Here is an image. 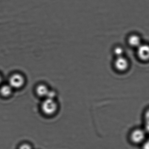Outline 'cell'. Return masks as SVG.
<instances>
[{
  "mask_svg": "<svg viewBox=\"0 0 149 149\" xmlns=\"http://www.w3.org/2000/svg\"><path fill=\"white\" fill-rule=\"evenodd\" d=\"M58 105L55 99L45 98L42 102L41 109L44 113L50 116L56 113Z\"/></svg>",
  "mask_w": 149,
  "mask_h": 149,
  "instance_id": "cell-1",
  "label": "cell"
},
{
  "mask_svg": "<svg viewBox=\"0 0 149 149\" xmlns=\"http://www.w3.org/2000/svg\"><path fill=\"white\" fill-rule=\"evenodd\" d=\"M24 83V78L20 74H14L10 79L9 85L12 88H19L22 86Z\"/></svg>",
  "mask_w": 149,
  "mask_h": 149,
  "instance_id": "cell-2",
  "label": "cell"
},
{
  "mask_svg": "<svg viewBox=\"0 0 149 149\" xmlns=\"http://www.w3.org/2000/svg\"><path fill=\"white\" fill-rule=\"evenodd\" d=\"M145 138V134L142 130H135L132 132L131 134V140L135 143L142 142Z\"/></svg>",
  "mask_w": 149,
  "mask_h": 149,
  "instance_id": "cell-3",
  "label": "cell"
},
{
  "mask_svg": "<svg viewBox=\"0 0 149 149\" xmlns=\"http://www.w3.org/2000/svg\"><path fill=\"white\" fill-rule=\"evenodd\" d=\"M114 65L116 70L123 71L127 70L128 66V62L125 58L122 56L116 57L114 63Z\"/></svg>",
  "mask_w": 149,
  "mask_h": 149,
  "instance_id": "cell-4",
  "label": "cell"
},
{
  "mask_svg": "<svg viewBox=\"0 0 149 149\" xmlns=\"http://www.w3.org/2000/svg\"><path fill=\"white\" fill-rule=\"evenodd\" d=\"M137 54L141 60L147 61L149 59V45L141 44L138 47Z\"/></svg>",
  "mask_w": 149,
  "mask_h": 149,
  "instance_id": "cell-5",
  "label": "cell"
},
{
  "mask_svg": "<svg viewBox=\"0 0 149 149\" xmlns=\"http://www.w3.org/2000/svg\"><path fill=\"white\" fill-rule=\"evenodd\" d=\"M46 85L44 84H40L37 86L36 88V93L38 96L40 97L45 98L49 91Z\"/></svg>",
  "mask_w": 149,
  "mask_h": 149,
  "instance_id": "cell-6",
  "label": "cell"
},
{
  "mask_svg": "<svg viewBox=\"0 0 149 149\" xmlns=\"http://www.w3.org/2000/svg\"><path fill=\"white\" fill-rule=\"evenodd\" d=\"M129 43L131 46L138 47L141 45L140 38L136 35H132L128 39Z\"/></svg>",
  "mask_w": 149,
  "mask_h": 149,
  "instance_id": "cell-7",
  "label": "cell"
},
{
  "mask_svg": "<svg viewBox=\"0 0 149 149\" xmlns=\"http://www.w3.org/2000/svg\"><path fill=\"white\" fill-rule=\"evenodd\" d=\"M12 88L10 85H4L1 88L0 92L3 96H8L12 92Z\"/></svg>",
  "mask_w": 149,
  "mask_h": 149,
  "instance_id": "cell-8",
  "label": "cell"
},
{
  "mask_svg": "<svg viewBox=\"0 0 149 149\" xmlns=\"http://www.w3.org/2000/svg\"><path fill=\"white\" fill-rule=\"evenodd\" d=\"M113 52L116 57L122 56L123 53V50L121 47H116L114 49Z\"/></svg>",
  "mask_w": 149,
  "mask_h": 149,
  "instance_id": "cell-9",
  "label": "cell"
},
{
  "mask_svg": "<svg viewBox=\"0 0 149 149\" xmlns=\"http://www.w3.org/2000/svg\"><path fill=\"white\" fill-rule=\"evenodd\" d=\"M145 128L149 133V109L145 113Z\"/></svg>",
  "mask_w": 149,
  "mask_h": 149,
  "instance_id": "cell-10",
  "label": "cell"
},
{
  "mask_svg": "<svg viewBox=\"0 0 149 149\" xmlns=\"http://www.w3.org/2000/svg\"><path fill=\"white\" fill-rule=\"evenodd\" d=\"M56 92L53 90H50L45 98H49V99H55V97L56 96Z\"/></svg>",
  "mask_w": 149,
  "mask_h": 149,
  "instance_id": "cell-11",
  "label": "cell"
},
{
  "mask_svg": "<svg viewBox=\"0 0 149 149\" xmlns=\"http://www.w3.org/2000/svg\"><path fill=\"white\" fill-rule=\"evenodd\" d=\"M18 149H32L30 145L28 143H23L19 146Z\"/></svg>",
  "mask_w": 149,
  "mask_h": 149,
  "instance_id": "cell-12",
  "label": "cell"
},
{
  "mask_svg": "<svg viewBox=\"0 0 149 149\" xmlns=\"http://www.w3.org/2000/svg\"><path fill=\"white\" fill-rule=\"evenodd\" d=\"M143 149H149V140L144 143L143 146Z\"/></svg>",
  "mask_w": 149,
  "mask_h": 149,
  "instance_id": "cell-13",
  "label": "cell"
},
{
  "mask_svg": "<svg viewBox=\"0 0 149 149\" xmlns=\"http://www.w3.org/2000/svg\"><path fill=\"white\" fill-rule=\"evenodd\" d=\"M1 76H0V83H1Z\"/></svg>",
  "mask_w": 149,
  "mask_h": 149,
  "instance_id": "cell-14",
  "label": "cell"
}]
</instances>
